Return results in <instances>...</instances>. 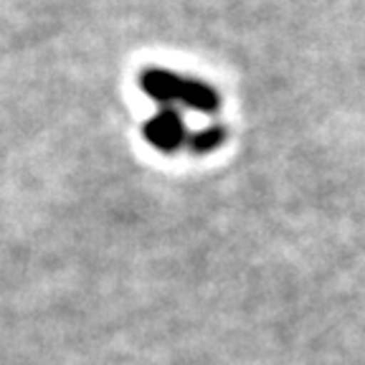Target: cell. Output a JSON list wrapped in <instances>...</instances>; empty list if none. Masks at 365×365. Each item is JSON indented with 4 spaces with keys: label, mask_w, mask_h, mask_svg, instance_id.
<instances>
[{
    "label": "cell",
    "mask_w": 365,
    "mask_h": 365,
    "mask_svg": "<svg viewBox=\"0 0 365 365\" xmlns=\"http://www.w3.org/2000/svg\"><path fill=\"white\" fill-rule=\"evenodd\" d=\"M140 89L163 107L182 104L200 114H216L221 109V94L216 86L203 79H195V76L175 74L170 68H145L140 74Z\"/></svg>",
    "instance_id": "cell-1"
},
{
    "label": "cell",
    "mask_w": 365,
    "mask_h": 365,
    "mask_svg": "<svg viewBox=\"0 0 365 365\" xmlns=\"http://www.w3.org/2000/svg\"><path fill=\"white\" fill-rule=\"evenodd\" d=\"M143 135L160 153H178L188 145V130L175 107H163L143 125Z\"/></svg>",
    "instance_id": "cell-2"
},
{
    "label": "cell",
    "mask_w": 365,
    "mask_h": 365,
    "mask_svg": "<svg viewBox=\"0 0 365 365\" xmlns=\"http://www.w3.org/2000/svg\"><path fill=\"white\" fill-rule=\"evenodd\" d=\"M226 137H228V130L221 125H211V127H205V130L195 132V135L188 137V148L193 155H208L213 153V150H218L223 143H226Z\"/></svg>",
    "instance_id": "cell-3"
}]
</instances>
